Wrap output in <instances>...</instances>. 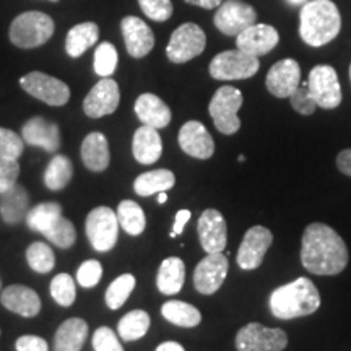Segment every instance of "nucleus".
<instances>
[{
    "instance_id": "11",
    "label": "nucleus",
    "mask_w": 351,
    "mask_h": 351,
    "mask_svg": "<svg viewBox=\"0 0 351 351\" xmlns=\"http://www.w3.org/2000/svg\"><path fill=\"white\" fill-rule=\"evenodd\" d=\"M20 85L26 93L49 106H64L70 99V88L67 83L43 72H32L21 77Z\"/></svg>"
},
{
    "instance_id": "20",
    "label": "nucleus",
    "mask_w": 351,
    "mask_h": 351,
    "mask_svg": "<svg viewBox=\"0 0 351 351\" xmlns=\"http://www.w3.org/2000/svg\"><path fill=\"white\" fill-rule=\"evenodd\" d=\"M278 32L270 25L254 23L236 36V46L251 56H265L278 44Z\"/></svg>"
},
{
    "instance_id": "23",
    "label": "nucleus",
    "mask_w": 351,
    "mask_h": 351,
    "mask_svg": "<svg viewBox=\"0 0 351 351\" xmlns=\"http://www.w3.org/2000/svg\"><path fill=\"white\" fill-rule=\"evenodd\" d=\"M135 114L142 125L165 129L171 122V109L163 99L153 93L140 95L135 101Z\"/></svg>"
},
{
    "instance_id": "49",
    "label": "nucleus",
    "mask_w": 351,
    "mask_h": 351,
    "mask_svg": "<svg viewBox=\"0 0 351 351\" xmlns=\"http://www.w3.org/2000/svg\"><path fill=\"white\" fill-rule=\"evenodd\" d=\"M337 166H339L341 173L351 178V148L350 150H343L337 156Z\"/></svg>"
},
{
    "instance_id": "38",
    "label": "nucleus",
    "mask_w": 351,
    "mask_h": 351,
    "mask_svg": "<svg viewBox=\"0 0 351 351\" xmlns=\"http://www.w3.org/2000/svg\"><path fill=\"white\" fill-rule=\"evenodd\" d=\"M43 234L46 236V238L49 239L52 244L57 245V247H60V249L72 247L73 243H75V239H77L75 228H73L72 221L65 217H60L56 223H52L49 230L44 231Z\"/></svg>"
},
{
    "instance_id": "12",
    "label": "nucleus",
    "mask_w": 351,
    "mask_h": 351,
    "mask_svg": "<svg viewBox=\"0 0 351 351\" xmlns=\"http://www.w3.org/2000/svg\"><path fill=\"white\" fill-rule=\"evenodd\" d=\"M257 20V13L252 5L243 0H226L215 13V26L226 36H238L252 26Z\"/></svg>"
},
{
    "instance_id": "48",
    "label": "nucleus",
    "mask_w": 351,
    "mask_h": 351,
    "mask_svg": "<svg viewBox=\"0 0 351 351\" xmlns=\"http://www.w3.org/2000/svg\"><path fill=\"white\" fill-rule=\"evenodd\" d=\"M189 219H191V210H179V212L176 213L174 226H173V231H171L169 238H176L178 234H182L184 228H186Z\"/></svg>"
},
{
    "instance_id": "3",
    "label": "nucleus",
    "mask_w": 351,
    "mask_h": 351,
    "mask_svg": "<svg viewBox=\"0 0 351 351\" xmlns=\"http://www.w3.org/2000/svg\"><path fill=\"white\" fill-rule=\"evenodd\" d=\"M270 311L276 319L289 320L314 314L320 307V295L309 278L300 276L295 282L274 289Z\"/></svg>"
},
{
    "instance_id": "17",
    "label": "nucleus",
    "mask_w": 351,
    "mask_h": 351,
    "mask_svg": "<svg viewBox=\"0 0 351 351\" xmlns=\"http://www.w3.org/2000/svg\"><path fill=\"white\" fill-rule=\"evenodd\" d=\"M267 90L276 98H289L301 85V69L295 59H283L271 65L265 78Z\"/></svg>"
},
{
    "instance_id": "32",
    "label": "nucleus",
    "mask_w": 351,
    "mask_h": 351,
    "mask_svg": "<svg viewBox=\"0 0 351 351\" xmlns=\"http://www.w3.org/2000/svg\"><path fill=\"white\" fill-rule=\"evenodd\" d=\"M117 219H119V226L124 230L127 234L138 236L145 231L147 226V218L137 202L124 200L121 202L117 207Z\"/></svg>"
},
{
    "instance_id": "15",
    "label": "nucleus",
    "mask_w": 351,
    "mask_h": 351,
    "mask_svg": "<svg viewBox=\"0 0 351 351\" xmlns=\"http://www.w3.org/2000/svg\"><path fill=\"white\" fill-rule=\"evenodd\" d=\"M274 243V234L263 226H252L244 234L238 251V265L243 270H254L261 267L267 251Z\"/></svg>"
},
{
    "instance_id": "5",
    "label": "nucleus",
    "mask_w": 351,
    "mask_h": 351,
    "mask_svg": "<svg viewBox=\"0 0 351 351\" xmlns=\"http://www.w3.org/2000/svg\"><path fill=\"white\" fill-rule=\"evenodd\" d=\"M243 106V93L234 86H221L210 101L208 112L213 124L225 135H232L241 129L238 111Z\"/></svg>"
},
{
    "instance_id": "6",
    "label": "nucleus",
    "mask_w": 351,
    "mask_h": 351,
    "mask_svg": "<svg viewBox=\"0 0 351 351\" xmlns=\"http://www.w3.org/2000/svg\"><path fill=\"white\" fill-rule=\"evenodd\" d=\"M258 57L241 49L219 52L210 62V75L215 80H244L251 78L258 70Z\"/></svg>"
},
{
    "instance_id": "54",
    "label": "nucleus",
    "mask_w": 351,
    "mask_h": 351,
    "mask_svg": "<svg viewBox=\"0 0 351 351\" xmlns=\"http://www.w3.org/2000/svg\"><path fill=\"white\" fill-rule=\"evenodd\" d=\"M238 160H239V163H243V161L245 160V156H244V155H239V158H238Z\"/></svg>"
},
{
    "instance_id": "22",
    "label": "nucleus",
    "mask_w": 351,
    "mask_h": 351,
    "mask_svg": "<svg viewBox=\"0 0 351 351\" xmlns=\"http://www.w3.org/2000/svg\"><path fill=\"white\" fill-rule=\"evenodd\" d=\"M0 301L5 309L23 315V317H34L41 311V300H39L38 293L23 285H12L3 289Z\"/></svg>"
},
{
    "instance_id": "25",
    "label": "nucleus",
    "mask_w": 351,
    "mask_h": 351,
    "mask_svg": "<svg viewBox=\"0 0 351 351\" xmlns=\"http://www.w3.org/2000/svg\"><path fill=\"white\" fill-rule=\"evenodd\" d=\"M83 165L93 173H101L109 166L111 153H109L108 138L101 132L88 134L82 143Z\"/></svg>"
},
{
    "instance_id": "24",
    "label": "nucleus",
    "mask_w": 351,
    "mask_h": 351,
    "mask_svg": "<svg viewBox=\"0 0 351 351\" xmlns=\"http://www.w3.org/2000/svg\"><path fill=\"white\" fill-rule=\"evenodd\" d=\"M132 153L140 165L156 163L163 153V142H161L158 129L142 125L135 130L134 140H132Z\"/></svg>"
},
{
    "instance_id": "28",
    "label": "nucleus",
    "mask_w": 351,
    "mask_h": 351,
    "mask_svg": "<svg viewBox=\"0 0 351 351\" xmlns=\"http://www.w3.org/2000/svg\"><path fill=\"white\" fill-rule=\"evenodd\" d=\"M186 280V265L179 257L165 258L156 276V287L163 295H176L184 287Z\"/></svg>"
},
{
    "instance_id": "7",
    "label": "nucleus",
    "mask_w": 351,
    "mask_h": 351,
    "mask_svg": "<svg viewBox=\"0 0 351 351\" xmlns=\"http://www.w3.org/2000/svg\"><path fill=\"white\" fill-rule=\"evenodd\" d=\"M86 236L95 251L109 252L117 243L119 219L109 207H96L86 217Z\"/></svg>"
},
{
    "instance_id": "44",
    "label": "nucleus",
    "mask_w": 351,
    "mask_h": 351,
    "mask_svg": "<svg viewBox=\"0 0 351 351\" xmlns=\"http://www.w3.org/2000/svg\"><path fill=\"white\" fill-rule=\"evenodd\" d=\"M103 276V265L98 261H86L77 271V280L83 288H93Z\"/></svg>"
},
{
    "instance_id": "1",
    "label": "nucleus",
    "mask_w": 351,
    "mask_h": 351,
    "mask_svg": "<svg viewBox=\"0 0 351 351\" xmlns=\"http://www.w3.org/2000/svg\"><path fill=\"white\" fill-rule=\"evenodd\" d=\"M301 262L314 275H339L348 263V249L330 226L311 223L302 234Z\"/></svg>"
},
{
    "instance_id": "40",
    "label": "nucleus",
    "mask_w": 351,
    "mask_h": 351,
    "mask_svg": "<svg viewBox=\"0 0 351 351\" xmlns=\"http://www.w3.org/2000/svg\"><path fill=\"white\" fill-rule=\"evenodd\" d=\"M51 296L54 298V301L57 304L69 307L73 304L77 296V289H75V282L69 274H59L52 278L51 282Z\"/></svg>"
},
{
    "instance_id": "50",
    "label": "nucleus",
    "mask_w": 351,
    "mask_h": 351,
    "mask_svg": "<svg viewBox=\"0 0 351 351\" xmlns=\"http://www.w3.org/2000/svg\"><path fill=\"white\" fill-rule=\"evenodd\" d=\"M191 5H197L205 8V10H212V8H217L223 3V0H186Z\"/></svg>"
},
{
    "instance_id": "33",
    "label": "nucleus",
    "mask_w": 351,
    "mask_h": 351,
    "mask_svg": "<svg viewBox=\"0 0 351 351\" xmlns=\"http://www.w3.org/2000/svg\"><path fill=\"white\" fill-rule=\"evenodd\" d=\"M73 176V165L67 156L56 155L44 173V184L51 191H62Z\"/></svg>"
},
{
    "instance_id": "2",
    "label": "nucleus",
    "mask_w": 351,
    "mask_h": 351,
    "mask_svg": "<svg viewBox=\"0 0 351 351\" xmlns=\"http://www.w3.org/2000/svg\"><path fill=\"white\" fill-rule=\"evenodd\" d=\"M341 16L332 0H309L300 13V34L313 47L326 46L339 36Z\"/></svg>"
},
{
    "instance_id": "57",
    "label": "nucleus",
    "mask_w": 351,
    "mask_h": 351,
    "mask_svg": "<svg viewBox=\"0 0 351 351\" xmlns=\"http://www.w3.org/2000/svg\"><path fill=\"white\" fill-rule=\"evenodd\" d=\"M0 288H2V282H0Z\"/></svg>"
},
{
    "instance_id": "19",
    "label": "nucleus",
    "mask_w": 351,
    "mask_h": 351,
    "mask_svg": "<svg viewBox=\"0 0 351 351\" xmlns=\"http://www.w3.org/2000/svg\"><path fill=\"white\" fill-rule=\"evenodd\" d=\"M122 36L127 47V52L135 59H142L148 56L155 46V34L150 26L137 16H125L121 23Z\"/></svg>"
},
{
    "instance_id": "29",
    "label": "nucleus",
    "mask_w": 351,
    "mask_h": 351,
    "mask_svg": "<svg viewBox=\"0 0 351 351\" xmlns=\"http://www.w3.org/2000/svg\"><path fill=\"white\" fill-rule=\"evenodd\" d=\"M99 38V28L93 21L75 25L65 38V51L70 57H80L95 46Z\"/></svg>"
},
{
    "instance_id": "52",
    "label": "nucleus",
    "mask_w": 351,
    "mask_h": 351,
    "mask_svg": "<svg viewBox=\"0 0 351 351\" xmlns=\"http://www.w3.org/2000/svg\"><path fill=\"white\" fill-rule=\"evenodd\" d=\"M166 200H168V195H166V192H160V194H158V204L163 205Z\"/></svg>"
},
{
    "instance_id": "13",
    "label": "nucleus",
    "mask_w": 351,
    "mask_h": 351,
    "mask_svg": "<svg viewBox=\"0 0 351 351\" xmlns=\"http://www.w3.org/2000/svg\"><path fill=\"white\" fill-rule=\"evenodd\" d=\"M228 257L223 252L207 254L197 263L194 271V287L202 295H213L225 283L228 275Z\"/></svg>"
},
{
    "instance_id": "9",
    "label": "nucleus",
    "mask_w": 351,
    "mask_h": 351,
    "mask_svg": "<svg viewBox=\"0 0 351 351\" xmlns=\"http://www.w3.org/2000/svg\"><path fill=\"white\" fill-rule=\"evenodd\" d=\"M288 345V335L282 328H270L252 322L244 326L236 335L238 351H283Z\"/></svg>"
},
{
    "instance_id": "36",
    "label": "nucleus",
    "mask_w": 351,
    "mask_h": 351,
    "mask_svg": "<svg viewBox=\"0 0 351 351\" xmlns=\"http://www.w3.org/2000/svg\"><path fill=\"white\" fill-rule=\"evenodd\" d=\"M135 288V276L130 274H124L117 276L106 289V304L109 309L116 311L124 306V302L129 300Z\"/></svg>"
},
{
    "instance_id": "34",
    "label": "nucleus",
    "mask_w": 351,
    "mask_h": 351,
    "mask_svg": "<svg viewBox=\"0 0 351 351\" xmlns=\"http://www.w3.org/2000/svg\"><path fill=\"white\" fill-rule=\"evenodd\" d=\"M60 217H62V207L56 202H46V204H39L34 208H29L25 219L29 230L43 234Z\"/></svg>"
},
{
    "instance_id": "45",
    "label": "nucleus",
    "mask_w": 351,
    "mask_h": 351,
    "mask_svg": "<svg viewBox=\"0 0 351 351\" xmlns=\"http://www.w3.org/2000/svg\"><path fill=\"white\" fill-rule=\"evenodd\" d=\"M95 351H124L112 328L99 327L93 335Z\"/></svg>"
},
{
    "instance_id": "46",
    "label": "nucleus",
    "mask_w": 351,
    "mask_h": 351,
    "mask_svg": "<svg viewBox=\"0 0 351 351\" xmlns=\"http://www.w3.org/2000/svg\"><path fill=\"white\" fill-rule=\"evenodd\" d=\"M20 176V165L16 160L0 158V194L7 192L16 184Z\"/></svg>"
},
{
    "instance_id": "41",
    "label": "nucleus",
    "mask_w": 351,
    "mask_h": 351,
    "mask_svg": "<svg viewBox=\"0 0 351 351\" xmlns=\"http://www.w3.org/2000/svg\"><path fill=\"white\" fill-rule=\"evenodd\" d=\"M25 150V140L13 130L0 127V158L19 160Z\"/></svg>"
},
{
    "instance_id": "37",
    "label": "nucleus",
    "mask_w": 351,
    "mask_h": 351,
    "mask_svg": "<svg viewBox=\"0 0 351 351\" xmlns=\"http://www.w3.org/2000/svg\"><path fill=\"white\" fill-rule=\"evenodd\" d=\"M26 261L28 265L32 267L38 274H49L56 265L54 252L51 247L44 243H33L26 249Z\"/></svg>"
},
{
    "instance_id": "42",
    "label": "nucleus",
    "mask_w": 351,
    "mask_h": 351,
    "mask_svg": "<svg viewBox=\"0 0 351 351\" xmlns=\"http://www.w3.org/2000/svg\"><path fill=\"white\" fill-rule=\"evenodd\" d=\"M138 5L148 19L153 21H168L173 15L171 0H138Z\"/></svg>"
},
{
    "instance_id": "30",
    "label": "nucleus",
    "mask_w": 351,
    "mask_h": 351,
    "mask_svg": "<svg viewBox=\"0 0 351 351\" xmlns=\"http://www.w3.org/2000/svg\"><path fill=\"white\" fill-rule=\"evenodd\" d=\"M174 184L176 178L169 169H155L140 174L134 182V191L140 197H148L169 191L174 187Z\"/></svg>"
},
{
    "instance_id": "26",
    "label": "nucleus",
    "mask_w": 351,
    "mask_h": 351,
    "mask_svg": "<svg viewBox=\"0 0 351 351\" xmlns=\"http://www.w3.org/2000/svg\"><path fill=\"white\" fill-rule=\"evenodd\" d=\"M29 212V195L23 186L15 184L7 192L0 194V215L8 225L23 221Z\"/></svg>"
},
{
    "instance_id": "55",
    "label": "nucleus",
    "mask_w": 351,
    "mask_h": 351,
    "mask_svg": "<svg viewBox=\"0 0 351 351\" xmlns=\"http://www.w3.org/2000/svg\"><path fill=\"white\" fill-rule=\"evenodd\" d=\"M350 78H351V65H350Z\"/></svg>"
},
{
    "instance_id": "51",
    "label": "nucleus",
    "mask_w": 351,
    "mask_h": 351,
    "mask_svg": "<svg viewBox=\"0 0 351 351\" xmlns=\"http://www.w3.org/2000/svg\"><path fill=\"white\" fill-rule=\"evenodd\" d=\"M156 351H186V350H184L182 345L176 343V341H165V343L158 346Z\"/></svg>"
},
{
    "instance_id": "27",
    "label": "nucleus",
    "mask_w": 351,
    "mask_h": 351,
    "mask_svg": "<svg viewBox=\"0 0 351 351\" xmlns=\"http://www.w3.org/2000/svg\"><path fill=\"white\" fill-rule=\"evenodd\" d=\"M88 337V326L83 319H67L57 328L54 351H80Z\"/></svg>"
},
{
    "instance_id": "31",
    "label": "nucleus",
    "mask_w": 351,
    "mask_h": 351,
    "mask_svg": "<svg viewBox=\"0 0 351 351\" xmlns=\"http://www.w3.org/2000/svg\"><path fill=\"white\" fill-rule=\"evenodd\" d=\"M161 314L168 322L178 327L192 328L202 322V314L195 306L184 301H168L161 307Z\"/></svg>"
},
{
    "instance_id": "21",
    "label": "nucleus",
    "mask_w": 351,
    "mask_h": 351,
    "mask_svg": "<svg viewBox=\"0 0 351 351\" xmlns=\"http://www.w3.org/2000/svg\"><path fill=\"white\" fill-rule=\"evenodd\" d=\"M25 143L33 145V147H39L43 150L56 153L60 147V130L59 125L54 122H47L44 117H32L21 130Z\"/></svg>"
},
{
    "instance_id": "47",
    "label": "nucleus",
    "mask_w": 351,
    "mask_h": 351,
    "mask_svg": "<svg viewBox=\"0 0 351 351\" xmlns=\"http://www.w3.org/2000/svg\"><path fill=\"white\" fill-rule=\"evenodd\" d=\"M16 351H49L47 341L36 335H23L16 340Z\"/></svg>"
},
{
    "instance_id": "10",
    "label": "nucleus",
    "mask_w": 351,
    "mask_h": 351,
    "mask_svg": "<svg viewBox=\"0 0 351 351\" xmlns=\"http://www.w3.org/2000/svg\"><path fill=\"white\" fill-rule=\"evenodd\" d=\"M307 88L317 108L335 109L341 103L339 75L330 65H315L307 78Z\"/></svg>"
},
{
    "instance_id": "43",
    "label": "nucleus",
    "mask_w": 351,
    "mask_h": 351,
    "mask_svg": "<svg viewBox=\"0 0 351 351\" xmlns=\"http://www.w3.org/2000/svg\"><path fill=\"white\" fill-rule=\"evenodd\" d=\"M289 101H291L293 109H295L296 112L302 114V116H311V114H314L315 109H317V104H315V101L309 93L307 82L301 83V85L293 91V95L289 96Z\"/></svg>"
},
{
    "instance_id": "16",
    "label": "nucleus",
    "mask_w": 351,
    "mask_h": 351,
    "mask_svg": "<svg viewBox=\"0 0 351 351\" xmlns=\"http://www.w3.org/2000/svg\"><path fill=\"white\" fill-rule=\"evenodd\" d=\"M200 244L207 254L223 252L228 243V226L225 217L215 208L205 210L199 218Z\"/></svg>"
},
{
    "instance_id": "4",
    "label": "nucleus",
    "mask_w": 351,
    "mask_h": 351,
    "mask_svg": "<svg viewBox=\"0 0 351 351\" xmlns=\"http://www.w3.org/2000/svg\"><path fill=\"white\" fill-rule=\"evenodd\" d=\"M54 20L43 12H25L10 25V41L21 49L46 44L54 34Z\"/></svg>"
},
{
    "instance_id": "53",
    "label": "nucleus",
    "mask_w": 351,
    "mask_h": 351,
    "mask_svg": "<svg viewBox=\"0 0 351 351\" xmlns=\"http://www.w3.org/2000/svg\"><path fill=\"white\" fill-rule=\"evenodd\" d=\"M291 5H304V3L307 2V0H288Z\"/></svg>"
},
{
    "instance_id": "14",
    "label": "nucleus",
    "mask_w": 351,
    "mask_h": 351,
    "mask_svg": "<svg viewBox=\"0 0 351 351\" xmlns=\"http://www.w3.org/2000/svg\"><path fill=\"white\" fill-rule=\"evenodd\" d=\"M119 85L109 77L101 78L83 101V111L91 119H99V117L116 112V109L119 108Z\"/></svg>"
},
{
    "instance_id": "35",
    "label": "nucleus",
    "mask_w": 351,
    "mask_h": 351,
    "mask_svg": "<svg viewBox=\"0 0 351 351\" xmlns=\"http://www.w3.org/2000/svg\"><path fill=\"white\" fill-rule=\"evenodd\" d=\"M148 328H150V315L142 309H135L119 320L117 332L124 341H135L145 337Z\"/></svg>"
},
{
    "instance_id": "39",
    "label": "nucleus",
    "mask_w": 351,
    "mask_h": 351,
    "mask_svg": "<svg viewBox=\"0 0 351 351\" xmlns=\"http://www.w3.org/2000/svg\"><path fill=\"white\" fill-rule=\"evenodd\" d=\"M117 60H119V56H117L116 47L111 43H101L95 52L96 75L101 78L111 77L117 69Z\"/></svg>"
},
{
    "instance_id": "18",
    "label": "nucleus",
    "mask_w": 351,
    "mask_h": 351,
    "mask_svg": "<svg viewBox=\"0 0 351 351\" xmlns=\"http://www.w3.org/2000/svg\"><path fill=\"white\" fill-rule=\"evenodd\" d=\"M179 147L189 156L208 160L215 153V142L210 132L199 121H189L179 130Z\"/></svg>"
},
{
    "instance_id": "56",
    "label": "nucleus",
    "mask_w": 351,
    "mask_h": 351,
    "mask_svg": "<svg viewBox=\"0 0 351 351\" xmlns=\"http://www.w3.org/2000/svg\"><path fill=\"white\" fill-rule=\"evenodd\" d=\"M51 2H59V0H51Z\"/></svg>"
},
{
    "instance_id": "8",
    "label": "nucleus",
    "mask_w": 351,
    "mask_h": 351,
    "mask_svg": "<svg viewBox=\"0 0 351 351\" xmlns=\"http://www.w3.org/2000/svg\"><path fill=\"white\" fill-rule=\"evenodd\" d=\"M205 44L207 36L199 25L184 23L171 34L166 56L173 64H186L204 52Z\"/></svg>"
}]
</instances>
